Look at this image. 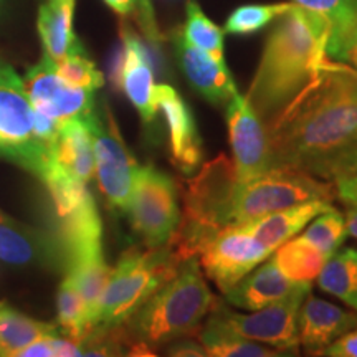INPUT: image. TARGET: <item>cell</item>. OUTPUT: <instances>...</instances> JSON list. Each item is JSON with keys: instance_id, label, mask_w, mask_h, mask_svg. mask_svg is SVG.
Masks as SVG:
<instances>
[{"instance_id": "cell-3", "label": "cell", "mask_w": 357, "mask_h": 357, "mask_svg": "<svg viewBox=\"0 0 357 357\" xmlns=\"http://www.w3.org/2000/svg\"><path fill=\"white\" fill-rule=\"evenodd\" d=\"M278 19L245 95L265 128L278 118L329 60L326 53L328 33L323 24L294 3Z\"/></svg>"}, {"instance_id": "cell-31", "label": "cell", "mask_w": 357, "mask_h": 357, "mask_svg": "<svg viewBox=\"0 0 357 357\" xmlns=\"http://www.w3.org/2000/svg\"><path fill=\"white\" fill-rule=\"evenodd\" d=\"M293 3H255L235 8L225 22L223 32L230 35H250L260 32L268 24H271L284 12L291 8Z\"/></svg>"}, {"instance_id": "cell-34", "label": "cell", "mask_w": 357, "mask_h": 357, "mask_svg": "<svg viewBox=\"0 0 357 357\" xmlns=\"http://www.w3.org/2000/svg\"><path fill=\"white\" fill-rule=\"evenodd\" d=\"M321 356L357 357V326L342 334V336H339L336 341H333L321 352Z\"/></svg>"}, {"instance_id": "cell-26", "label": "cell", "mask_w": 357, "mask_h": 357, "mask_svg": "<svg viewBox=\"0 0 357 357\" xmlns=\"http://www.w3.org/2000/svg\"><path fill=\"white\" fill-rule=\"evenodd\" d=\"M318 284L357 311V248L334 252L319 271Z\"/></svg>"}, {"instance_id": "cell-8", "label": "cell", "mask_w": 357, "mask_h": 357, "mask_svg": "<svg viewBox=\"0 0 357 357\" xmlns=\"http://www.w3.org/2000/svg\"><path fill=\"white\" fill-rule=\"evenodd\" d=\"M310 291L311 283H301L283 300L255 310V312H250V314H238L229 310L225 303L217 300L207 323L238 334L250 341L278 347L288 352V356L298 354V347H300L298 311Z\"/></svg>"}, {"instance_id": "cell-18", "label": "cell", "mask_w": 357, "mask_h": 357, "mask_svg": "<svg viewBox=\"0 0 357 357\" xmlns=\"http://www.w3.org/2000/svg\"><path fill=\"white\" fill-rule=\"evenodd\" d=\"M329 208H333V205L328 200H310V202L289 205L280 211L265 213V215L240 223V225L250 235L255 236L261 245L275 252L280 245L300 235V231L306 229L312 218Z\"/></svg>"}, {"instance_id": "cell-4", "label": "cell", "mask_w": 357, "mask_h": 357, "mask_svg": "<svg viewBox=\"0 0 357 357\" xmlns=\"http://www.w3.org/2000/svg\"><path fill=\"white\" fill-rule=\"evenodd\" d=\"M217 300L202 278L197 258L185 260L177 275L123 324L129 337V354L154 356L151 351L155 347L197 336Z\"/></svg>"}, {"instance_id": "cell-37", "label": "cell", "mask_w": 357, "mask_h": 357, "mask_svg": "<svg viewBox=\"0 0 357 357\" xmlns=\"http://www.w3.org/2000/svg\"><path fill=\"white\" fill-rule=\"evenodd\" d=\"M50 344L53 349V356L56 357H70V356H83L82 344H78L73 339L63 336L61 333L52 334Z\"/></svg>"}, {"instance_id": "cell-7", "label": "cell", "mask_w": 357, "mask_h": 357, "mask_svg": "<svg viewBox=\"0 0 357 357\" xmlns=\"http://www.w3.org/2000/svg\"><path fill=\"white\" fill-rule=\"evenodd\" d=\"M32 116L24 79L0 60V158L42 178L53 160L55 142L47 144L35 136Z\"/></svg>"}, {"instance_id": "cell-23", "label": "cell", "mask_w": 357, "mask_h": 357, "mask_svg": "<svg viewBox=\"0 0 357 357\" xmlns=\"http://www.w3.org/2000/svg\"><path fill=\"white\" fill-rule=\"evenodd\" d=\"M65 270L73 278L79 294H82L93 331L98 307H100L102 293H105L113 268H109L106 263L102 247H100L70 257L65 263Z\"/></svg>"}, {"instance_id": "cell-25", "label": "cell", "mask_w": 357, "mask_h": 357, "mask_svg": "<svg viewBox=\"0 0 357 357\" xmlns=\"http://www.w3.org/2000/svg\"><path fill=\"white\" fill-rule=\"evenodd\" d=\"M270 257L294 283H312L328 260L323 252L303 240L300 235L280 245Z\"/></svg>"}, {"instance_id": "cell-2", "label": "cell", "mask_w": 357, "mask_h": 357, "mask_svg": "<svg viewBox=\"0 0 357 357\" xmlns=\"http://www.w3.org/2000/svg\"><path fill=\"white\" fill-rule=\"evenodd\" d=\"M336 197V187L293 167H270L250 181H238L234 160L218 155L189 182L184 215L211 227H230L310 200Z\"/></svg>"}, {"instance_id": "cell-36", "label": "cell", "mask_w": 357, "mask_h": 357, "mask_svg": "<svg viewBox=\"0 0 357 357\" xmlns=\"http://www.w3.org/2000/svg\"><path fill=\"white\" fill-rule=\"evenodd\" d=\"M336 197L341 199V202H344L347 207L357 205V172L351 174V176L339 177L336 178Z\"/></svg>"}, {"instance_id": "cell-20", "label": "cell", "mask_w": 357, "mask_h": 357, "mask_svg": "<svg viewBox=\"0 0 357 357\" xmlns=\"http://www.w3.org/2000/svg\"><path fill=\"white\" fill-rule=\"evenodd\" d=\"M73 13L75 0H48L38 8V35L45 53L53 61L84 52L82 42L73 32Z\"/></svg>"}, {"instance_id": "cell-35", "label": "cell", "mask_w": 357, "mask_h": 357, "mask_svg": "<svg viewBox=\"0 0 357 357\" xmlns=\"http://www.w3.org/2000/svg\"><path fill=\"white\" fill-rule=\"evenodd\" d=\"M33 131L35 136L40 141L47 142V144H53L56 141L58 132H60L61 123H58L56 119H53L52 116L42 113V111L33 109Z\"/></svg>"}, {"instance_id": "cell-16", "label": "cell", "mask_w": 357, "mask_h": 357, "mask_svg": "<svg viewBox=\"0 0 357 357\" xmlns=\"http://www.w3.org/2000/svg\"><path fill=\"white\" fill-rule=\"evenodd\" d=\"M174 47L178 65L187 79L205 100L220 106L229 102L238 93L225 61L215 60L205 52L192 47L182 37L181 29L174 32Z\"/></svg>"}, {"instance_id": "cell-28", "label": "cell", "mask_w": 357, "mask_h": 357, "mask_svg": "<svg viewBox=\"0 0 357 357\" xmlns=\"http://www.w3.org/2000/svg\"><path fill=\"white\" fill-rule=\"evenodd\" d=\"M56 310H58V329L63 336L73 339L78 344L86 339L91 333L89 326L86 306L79 294L77 284L71 276L66 273L63 281L60 283L56 294Z\"/></svg>"}, {"instance_id": "cell-27", "label": "cell", "mask_w": 357, "mask_h": 357, "mask_svg": "<svg viewBox=\"0 0 357 357\" xmlns=\"http://www.w3.org/2000/svg\"><path fill=\"white\" fill-rule=\"evenodd\" d=\"M199 342L207 356L215 357H275L288 356V352L278 347L250 341L238 334L218 328L212 323H205L197 333Z\"/></svg>"}, {"instance_id": "cell-30", "label": "cell", "mask_w": 357, "mask_h": 357, "mask_svg": "<svg viewBox=\"0 0 357 357\" xmlns=\"http://www.w3.org/2000/svg\"><path fill=\"white\" fill-rule=\"evenodd\" d=\"M310 223L311 225L300 236L312 247L318 248L319 252H323L328 258L334 252H337L347 238L346 218L334 207L319 213Z\"/></svg>"}, {"instance_id": "cell-19", "label": "cell", "mask_w": 357, "mask_h": 357, "mask_svg": "<svg viewBox=\"0 0 357 357\" xmlns=\"http://www.w3.org/2000/svg\"><path fill=\"white\" fill-rule=\"evenodd\" d=\"M298 284L301 283H294L293 280H289L273 261V258L268 257V261L265 260L258 270L250 271L223 294H225V301L230 305L255 311L283 300L298 288Z\"/></svg>"}, {"instance_id": "cell-32", "label": "cell", "mask_w": 357, "mask_h": 357, "mask_svg": "<svg viewBox=\"0 0 357 357\" xmlns=\"http://www.w3.org/2000/svg\"><path fill=\"white\" fill-rule=\"evenodd\" d=\"M55 68L58 77L77 88L95 91V89L105 84L102 73L96 68V65L89 60L84 52L73 53V55L65 56L63 60L55 61Z\"/></svg>"}, {"instance_id": "cell-22", "label": "cell", "mask_w": 357, "mask_h": 357, "mask_svg": "<svg viewBox=\"0 0 357 357\" xmlns=\"http://www.w3.org/2000/svg\"><path fill=\"white\" fill-rule=\"evenodd\" d=\"M293 3L324 25L328 33L326 53L331 60H342L357 26V0H293Z\"/></svg>"}, {"instance_id": "cell-17", "label": "cell", "mask_w": 357, "mask_h": 357, "mask_svg": "<svg viewBox=\"0 0 357 357\" xmlns=\"http://www.w3.org/2000/svg\"><path fill=\"white\" fill-rule=\"evenodd\" d=\"M356 326L357 312L346 311L307 293L298 311V341L307 354L321 356L333 341Z\"/></svg>"}, {"instance_id": "cell-39", "label": "cell", "mask_w": 357, "mask_h": 357, "mask_svg": "<svg viewBox=\"0 0 357 357\" xmlns=\"http://www.w3.org/2000/svg\"><path fill=\"white\" fill-rule=\"evenodd\" d=\"M50 336H45L42 339H38V341L32 342V344H29L25 349H22L19 352V356L20 357H52L53 349L50 344Z\"/></svg>"}, {"instance_id": "cell-6", "label": "cell", "mask_w": 357, "mask_h": 357, "mask_svg": "<svg viewBox=\"0 0 357 357\" xmlns=\"http://www.w3.org/2000/svg\"><path fill=\"white\" fill-rule=\"evenodd\" d=\"M182 263L169 242L147 250H126L111 271L96 312L95 329L126 323L159 288L177 275Z\"/></svg>"}, {"instance_id": "cell-12", "label": "cell", "mask_w": 357, "mask_h": 357, "mask_svg": "<svg viewBox=\"0 0 357 357\" xmlns=\"http://www.w3.org/2000/svg\"><path fill=\"white\" fill-rule=\"evenodd\" d=\"M227 126L238 181H250L270 169V146L265 124L247 96L236 95L227 102Z\"/></svg>"}, {"instance_id": "cell-42", "label": "cell", "mask_w": 357, "mask_h": 357, "mask_svg": "<svg viewBox=\"0 0 357 357\" xmlns=\"http://www.w3.org/2000/svg\"><path fill=\"white\" fill-rule=\"evenodd\" d=\"M344 218H346L347 235L357 238V205H352V207L347 208Z\"/></svg>"}, {"instance_id": "cell-1", "label": "cell", "mask_w": 357, "mask_h": 357, "mask_svg": "<svg viewBox=\"0 0 357 357\" xmlns=\"http://www.w3.org/2000/svg\"><path fill=\"white\" fill-rule=\"evenodd\" d=\"M270 167L336 181L357 172V70L326 60L266 126Z\"/></svg>"}, {"instance_id": "cell-9", "label": "cell", "mask_w": 357, "mask_h": 357, "mask_svg": "<svg viewBox=\"0 0 357 357\" xmlns=\"http://www.w3.org/2000/svg\"><path fill=\"white\" fill-rule=\"evenodd\" d=\"M128 213L146 247L166 245L182 218L174 178L154 166L139 167Z\"/></svg>"}, {"instance_id": "cell-33", "label": "cell", "mask_w": 357, "mask_h": 357, "mask_svg": "<svg viewBox=\"0 0 357 357\" xmlns=\"http://www.w3.org/2000/svg\"><path fill=\"white\" fill-rule=\"evenodd\" d=\"M136 12H137V17H139L141 29L147 37V40L153 42L154 45H159L160 40H162V35H160L158 22H155L153 2H151V0H137Z\"/></svg>"}, {"instance_id": "cell-14", "label": "cell", "mask_w": 357, "mask_h": 357, "mask_svg": "<svg viewBox=\"0 0 357 357\" xmlns=\"http://www.w3.org/2000/svg\"><path fill=\"white\" fill-rule=\"evenodd\" d=\"M0 261L20 268H65V253L58 235L33 229L0 212Z\"/></svg>"}, {"instance_id": "cell-38", "label": "cell", "mask_w": 357, "mask_h": 357, "mask_svg": "<svg viewBox=\"0 0 357 357\" xmlns=\"http://www.w3.org/2000/svg\"><path fill=\"white\" fill-rule=\"evenodd\" d=\"M181 342L174 341L176 344H172L169 347L167 354L169 356H184V357H199V356H207L205 354V349L202 347V344H197V342L190 341L189 337H182L178 339Z\"/></svg>"}, {"instance_id": "cell-43", "label": "cell", "mask_w": 357, "mask_h": 357, "mask_svg": "<svg viewBox=\"0 0 357 357\" xmlns=\"http://www.w3.org/2000/svg\"><path fill=\"white\" fill-rule=\"evenodd\" d=\"M60 2H61V0H60Z\"/></svg>"}, {"instance_id": "cell-41", "label": "cell", "mask_w": 357, "mask_h": 357, "mask_svg": "<svg viewBox=\"0 0 357 357\" xmlns=\"http://www.w3.org/2000/svg\"><path fill=\"white\" fill-rule=\"evenodd\" d=\"M342 61H347L352 68L357 70V26L356 30L352 32L349 42L346 45L344 55H342Z\"/></svg>"}, {"instance_id": "cell-40", "label": "cell", "mask_w": 357, "mask_h": 357, "mask_svg": "<svg viewBox=\"0 0 357 357\" xmlns=\"http://www.w3.org/2000/svg\"><path fill=\"white\" fill-rule=\"evenodd\" d=\"M105 3L111 8V10H114L118 15L123 17L136 12L137 7V0H105Z\"/></svg>"}, {"instance_id": "cell-29", "label": "cell", "mask_w": 357, "mask_h": 357, "mask_svg": "<svg viewBox=\"0 0 357 357\" xmlns=\"http://www.w3.org/2000/svg\"><path fill=\"white\" fill-rule=\"evenodd\" d=\"M182 37L192 47L199 48L215 60H223V30L205 15L195 0L185 6V24L181 26Z\"/></svg>"}, {"instance_id": "cell-5", "label": "cell", "mask_w": 357, "mask_h": 357, "mask_svg": "<svg viewBox=\"0 0 357 357\" xmlns=\"http://www.w3.org/2000/svg\"><path fill=\"white\" fill-rule=\"evenodd\" d=\"M169 243L182 261L197 258L204 273L222 293L273 253L242 225L211 227L185 217L181 218Z\"/></svg>"}, {"instance_id": "cell-21", "label": "cell", "mask_w": 357, "mask_h": 357, "mask_svg": "<svg viewBox=\"0 0 357 357\" xmlns=\"http://www.w3.org/2000/svg\"><path fill=\"white\" fill-rule=\"evenodd\" d=\"M53 158L65 171L77 181L88 184L95 176V151L91 132L82 118L61 123L60 132L53 144Z\"/></svg>"}, {"instance_id": "cell-13", "label": "cell", "mask_w": 357, "mask_h": 357, "mask_svg": "<svg viewBox=\"0 0 357 357\" xmlns=\"http://www.w3.org/2000/svg\"><path fill=\"white\" fill-rule=\"evenodd\" d=\"M121 42L123 45L111 68V79L116 88L123 89L134 108L139 111L142 121L151 124L158 114L153 61L146 45L129 26L121 29Z\"/></svg>"}, {"instance_id": "cell-15", "label": "cell", "mask_w": 357, "mask_h": 357, "mask_svg": "<svg viewBox=\"0 0 357 357\" xmlns=\"http://www.w3.org/2000/svg\"><path fill=\"white\" fill-rule=\"evenodd\" d=\"M154 98L166 116L174 166L184 174L195 172L204 160V147L194 114L171 84H155Z\"/></svg>"}, {"instance_id": "cell-24", "label": "cell", "mask_w": 357, "mask_h": 357, "mask_svg": "<svg viewBox=\"0 0 357 357\" xmlns=\"http://www.w3.org/2000/svg\"><path fill=\"white\" fill-rule=\"evenodd\" d=\"M56 333H60L56 324L29 318L0 301V357H17L29 344Z\"/></svg>"}, {"instance_id": "cell-11", "label": "cell", "mask_w": 357, "mask_h": 357, "mask_svg": "<svg viewBox=\"0 0 357 357\" xmlns=\"http://www.w3.org/2000/svg\"><path fill=\"white\" fill-rule=\"evenodd\" d=\"M24 83L32 108L52 116L58 123L83 119L95 111L93 91L73 86L58 77L55 61L47 53L26 70Z\"/></svg>"}, {"instance_id": "cell-10", "label": "cell", "mask_w": 357, "mask_h": 357, "mask_svg": "<svg viewBox=\"0 0 357 357\" xmlns=\"http://www.w3.org/2000/svg\"><path fill=\"white\" fill-rule=\"evenodd\" d=\"M91 132L95 151V174L98 185L113 208L128 212L139 167L124 144L121 132L108 106L100 116L96 111L83 118Z\"/></svg>"}]
</instances>
